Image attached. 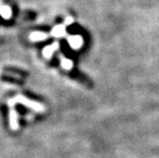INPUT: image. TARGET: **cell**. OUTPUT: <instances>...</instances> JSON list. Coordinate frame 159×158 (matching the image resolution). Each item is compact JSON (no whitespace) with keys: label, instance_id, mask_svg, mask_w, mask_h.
Listing matches in <instances>:
<instances>
[{"label":"cell","instance_id":"1","mask_svg":"<svg viewBox=\"0 0 159 158\" xmlns=\"http://www.w3.org/2000/svg\"><path fill=\"white\" fill-rule=\"evenodd\" d=\"M8 104L11 108H14V105L16 104H21V105H24L28 108H30L31 110L36 111V112H43L45 111V107L43 106L42 104L38 103V102H34V101H32V100L26 98L25 96L23 95H16V97L13 98H10L8 100Z\"/></svg>","mask_w":159,"mask_h":158},{"label":"cell","instance_id":"2","mask_svg":"<svg viewBox=\"0 0 159 158\" xmlns=\"http://www.w3.org/2000/svg\"><path fill=\"white\" fill-rule=\"evenodd\" d=\"M67 39L70 46L74 50H78L83 45V37L80 35H70Z\"/></svg>","mask_w":159,"mask_h":158},{"label":"cell","instance_id":"3","mask_svg":"<svg viewBox=\"0 0 159 158\" xmlns=\"http://www.w3.org/2000/svg\"><path fill=\"white\" fill-rule=\"evenodd\" d=\"M10 128L12 131H17L19 128L18 114L13 108H11L10 111Z\"/></svg>","mask_w":159,"mask_h":158},{"label":"cell","instance_id":"4","mask_svg":"<svg viewBox=\"0 0 159 158\" xmlns=\"http://www.w3.org/2000/svg\"><path fill=\"white\" fill-rule=\"evenodd\" d=\"M58 47H59V44H58L57 42H54L53 44L45 47L44 50H43V52H43V56H44L45 58H47V59H50L51 57L52 56L53 52H54L57 49H58Z\"/></svg>","mask_w":159,"mask_h":158},{"label":"cell","instance_id":"5","mask_svg":"<svg viewBox=\"0 0 159 158\" xmlns=\"http://www.w3.org/2000/svg\"><path fill=\"white\" fill-rule=\"evenodd\" d=\"M65 27H66L65 25H57V26H55L51 32V35L53 36V37H56V38L64 36L65 34H66Z\"/></svg>","mask_w":159,"mask_h":158},{"label":"cell","instance_id":"6","mask_svg":"<svg viewBox=\"0 0 159 158\" xmlns=\"http://www.w3.org/2000/svg\"><path fill=\"white\" fill-rule=\"evenodd\" d=\"M47 38H48V34L45 33H41V32H34L30 35V39L34 42L43 41V40H46Z\"/></svg>","mask_w":159,"mask_h":158},{"label":"cell","instance_id":"7","mask_svg":"<svg viewBox=\"0 0 159 158\" xmlns=\"http://www.w3.org/2000/svg\"><path fill=\"white\" fill-rule=\"evenodd\" d=\"M0 16L4 19H10L11 16V9L9 6H0Z\"/></svg>","mask_w":159,"mask_h":158},{"label":"cell","instance_id":"8","mask_svg":"<svg viewBox=\"0 0 159 158\" xmlns=\"http://www.w3.org/2000/svg\"><path fill=\"white\" fill-rule=\"evenodd\" d=\"M61 66L63 69L65 70H70L73 68V62L71 60L68 59V58H65V57H61Z\"/></svg>","mask_w":159,"mask_h":158},{"label":"cell","instance_id":"9","mask_svg":"<svg viewBox=\"0 0 159 158\" xmlns=\"http://www.w3.org/2000/svg\"><path fill=\"white\" fill-rule=\"evenodd\" d=\"M73 22H74V19H73V18H71L70 16H67V17L65 18L64 25H65V26H70V25L73 24Z\"/></svg>","mask_w":159,"mask_h":158},{"label":"cell","instance_id":"10","mask_svg":"<svg viewBox=\"0 0 159 158\" xmlns=\"http://www.w3.org/2000/svg\"><path fill=\"white\" fill-rule=\"evenodd\" d=\"M0 4H1V0H0Z\"/></svg>","mask_w":159,"mask_h":158}]
</instances>
